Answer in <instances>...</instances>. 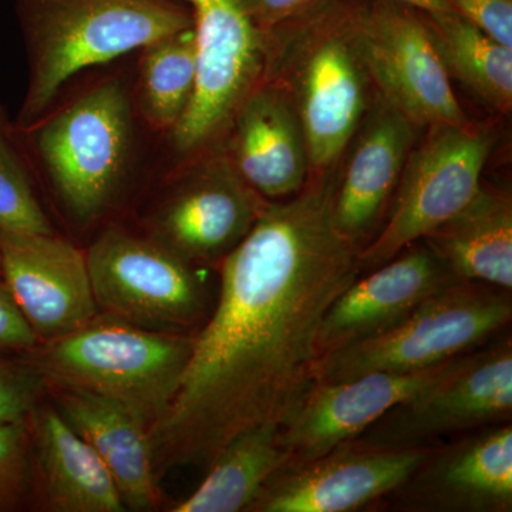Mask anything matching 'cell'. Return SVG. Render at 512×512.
Segmentation results:
<instances>
[{
    "label": "cell",
    "instance_id": "obj_29",
    "mask_svg": "<svg viewBox=\"0 0 512 512\" xmlns=\"http://www.w3.org/2000/svg\"><path fill=\"white\" fill-rule=\"evenodd\" d=\"M450 8L512 47V0H444Z\"/></svg>",
    "mask_w": 512,
    "mask_h": 512
},
{
    "label": "cell",
    "instance_id": "obj_33",
    "mask_svg": "<svg viewBox=\"0 0 512 512\" xmlns=\"http://www.w3.org/2000/svg\"><path fill=\"white\" fill-rule=\"evenodd\" d=\"M0 281H2V275H0Z\"/></svg>",
    "mask_w": 512,
    "mask_h": 512
},
{
    "label": "cell",
    "instance_id": "obj_3",
    "mask_svg": "<svg viewBox=\"0 0 512 512\" xmlns=\"http://www.w3.org/2000/svg\"><path fill=\"white\" fill-rule=\"evenodd\" d=\"M16 13L29 64L22 128L82 70L194 26L183 0H16Z\"/></svg>",
    "mask_w": 512,
    "mask_h": 512
},
{
    "label": "cell",
    "instance_id": "obj_24",
    "mask_svg": "<svg viewBox=\"0 0 512 512\" xmlns=\"http://www.w3.org/2000/svg\"><path fill=\"white\" fill-rule=\"evenodd\" d=\"M427 23L448 74L491 109H512V47L488 35L456 10L426 12Z\"/></svg>",
    "mask_w": 512,
    "mask_h": 512
},
{
    "label": "cell",
    "instance_id": "obj_20",
    "mask_svg": "<svg viewBox=\"0 0 512 512\" xmlns=\"http://www.w3.org/2000/svg\"><path fill=\"white\" fill-rule=\"evenodd\" d=\"M57 412L107 467L124 507L154 510L156 471L148 429L123 403L100 394L55 386Z\"/></svg>",
    "mask_w": 512,
    "mask_h": 512
},
{
    "label": "cell",
    "instance_id": "obj_10",
    "mask_svg": "<svg viewBox=\"0 0 512 512\" xmlns=\"http://www.w3.org/2000/svg\"><path fill=\"white\" fill-rule=\"evenodd\" d=\"M194 18L197 70L190 103L171 131L175 150L207 147L231 123L241 101L259 83L265 66L262 32L241 0H183Z\"/></svg>",
    "mask_w": 512,
    "mask_h": 512
},
{
    "label": "cell",
    "instance_id": "obj_30",
    "mask_svg": "<svg viewBox=\"0 0 512 512\" xmlns=\"http://www.w3.org/2000/svg\"><path fill=\"white\" fill-rule=\"evenodd\" d=\"M39 345L28 320L0 281V353H26Z\"/></svg>",
    "mask_w": 512,
    "mask_h": 512
},
{
    "label": "cell",
    "instance_id": "obj_11",
    "mask_svg": "<svg viewBox=\"0 0 512 512\" xmlns=\"http://www.w3.org/2000/svg\"><path fill=\"white\" fill-rule=\"evenodd\" d=\"M512 413L510 336L478 349L453 376L396 404L355 439L369 446H429L444 436L507 423Z\"/></svg>",
    "mask_w": 512,
    "mask_h": 512
},
{
    "label": "cell",
    "instance_id": "obj_21",
    "mask_svg": "<svg viewBox=\"0 0 512 512\" xmlns=\"http://www.w3.org/2000/svg\"><path fill=\"white\" fill-rule=\"evenodd\" d=\"M32 419L30 437L36 447L43 500L50 511L126 510L103 461L56 409L35 412Z\"/></svg>",
    "mask_w": 512,
    "mask_h": 512
},
{
    "label": "cell",
    "instance_id": "obj_23",
    "mask_svg": "<svg viewBox=\"0 0 512 512\" xmlns=\"http://www.w3.org/2000/svg\"><path fill=\"white\" fill-rule=\"evenodd\" d=\"M279 434L281 427L276 424L237 434L214 458L200 487L171 511H248L266 481L291 461Z\"/></svg>",
    "mask_w": 512,
    "mask_h": 512
},
{
    "label": "cell",
    "instance_id": "obj_32",
    "mask_svg": "<svg viewBox=\"0 0 512 512\" xmlns=\"http://www.w3.org/2000/svg\"><path fill=\"white\" fill-rule=\"evenodd\" d=\"M404 5L412 6L423 12H439V10H454L444 0H396Z\"/></svg>",
    "mask_w": 512,
    "mask_h": 512
},
{
    "label": "cell",
    "instance_id": "obj_15",
    "mask_svg": "<svg viewBox=\"0 0 512 512\" xmlns=\"http://www.w3.org/2000/svg\"><path fill=\"white\" fill-rule=\"evenodd\" d=\"M0 275L39 342L70 335L99 313L86 252L55 232H0Z\"/></svg>",
    "mask_w": 512,
    "mask_h": 512
},
{
    "label": "cell",
    "instance_id": "obj_18",
    "mask_svg": "<svg viewBox=\"0 0 512 512\" xmlns=\"http://www.w3.org/2000/svg\"><path fill=\"white\" fill-rule=\"evenodd\" d=\"M419 127L379 94L353 136L348 163L336 180L333 221L360 248L389 210Z\"/></svg>",
    "mask_w": 512,
    "mask_h": 512
},
{
    "label": "cell",
    "instance_id": "obj_31",
    "mask_svg": "<svg viewBox=\"0 0 512 512\" xmlns=\"http://www.w3.org/2000/svg\"><path fill=\"white\" fill-rule=\"evenodd\" d=\"M316 2L318 0H241V5L252 25L265 33L298 18Z\"/></svg>",
    "mask_w": 512,
    "mask_h": 512
},
{
    "label": "cell",
    "instance_id": "obj_27",
    "mask_svg": "<svg viewBox=\"0 0 512 512\" xmlns=\"http://www.w3.org/2000/svg\"><path fill=\"white\" fill-rule=\"evenodd\" d=\"M26 353H0V426L32 419L45 392L46 379Z\"/></svg>",
    "mask_w": 512,
    "mask_h": 512
},
{
    "label": "cell",
    "instance_id": "obj_14",
    "mask_svg": "<svg viewBox=\"0 0 512 512\" xmlns=\"http://www.w3.org/2000/svg\"><path fill=\"white\" fill-rule=\"evenodd\" d=\"M473 353L414 372H372L340 382H315L282 424V447L291 461L322 456L355 439L396 404L453 376Z\"/></svg>",
    "mask_w": 512,
    "mask_h": 512
},
{
    "label": "cell",
    "instance_id": "obj_12",
    "mask_svg": "<svg viewBox=\"0 0 512 512\" xmlns=\"http://www.w3.org/2000/svg\"><path fill=\"white\" fill-rule=\"evenodd\" d=\"M434 447L387 448L356 439L291 461L266 481L248 512H349L402 487Z\"/></svg>",
    "mask_w": 512,
    "mask_h": 512
},
{
    "label": "cell",
    "instance_id": "obj_25",
    "mask_svg": "<svg viewBox=\"0 0 512 512\" xmlns=\"http://www.w3.org/2000/svg\"><path fill=\"white\" fill-rule=\"evenodd\" d=\"M197 50L194 26L143 47L141 103L154 127L173 131L190 103Z\"/></svg>",
    "mask_w": 512,
    "mask_h": 512
},
{
    "label": "cell",
    "instance_id": "obj_13",
    "mask_svg": "<svg viewBox=\"0 0 512 512\" xmlns=\"http://www.w3.org/2000/svg\"><path fill=\"white\" fill-rule=\"evenodd\" d=\"M265 204L231 158H205L154 212L150 238L191 265L222 261L247 237Z\"/></svg>",
    "mask_w": 512,
    "mask_h": 512
},
{
    "label": "cell",
    "instance_id": "obj_5",
    "mask_svg": "<svg viewBox=\"0 0 512 512\" xmlns=\"http://www.w3.org/2000/svg\"><path fill=\"white\" fill-rule=\"evenodd\" d=\"M511 291L460 282L434 293L394 328L320 357L316 382L414 372L484 348L510 325Z\"/></svg>",
    "mask_w": 512,
    "mask_h": 512
},
{
    "label": "cell",
    "instance_id": "obj_9",
    "mask_svg": "<svg viewBox=\"0 0 512 512\" xmlns=\"http://www.w3.org/2000/svg\"><path fill=\"white\" fill-rule=\"evenodd\" d=\"M86 255L103 315L168 333H181L204 315V288L194 265L150 237L107 229Z\"/></svg>",
    "mask_w": 512,
    "mask_h": 512
},
{
    "label": "cell",
    "instance_id": "obj_7",
    "mask_svg": "<svg viewBox=\"0 0 512 512\" xmlns=\"http://www.w3.org/2000/svg\"><path fill=\"white\" fill-rule=\"evenodd\" d=\"M349 33L379 94L414 123H470L451 87L426 12L396 0H352Z\"/></svg>",
    "mask_w": 512,
    "mask_h": 512
},
{
    "label": "cell",
    "instance_id": "obj_2",
    "mask_svg": "<svg viewBox=\"0 0 512 512\" xmlns=\"http://www.w3.org/2000/svg\"><path fill=\"white\" fill-rule=\"evenodd\" d=\"M352 0H318L262 33L265 80L284 87L301 120L315 174L332 171L367 109V74L349 33Z\"/></svg>",
    "mask_w": 512,
    "mask_h": 512
},
{
    "label": "cell",
    "instance_id": "obj_4",
    "mask_svg": "<svg viewBox=\"0 0 512 512\" xmlns=\"http://www.w3.org/2000/svg\"><path fill=\"white\" fill-rule=\"evenodd\" d=\"M194 338L137 328L110 316L26 353L46 382L123 403L148 430L163 419Z\"/></svg>",
    "mask_w": 512,
    "mask_h": 512
},
{
    "label": "cell",
    "instance_id": "obj_8",
    "mask_svg": "<svg viewBox=\"0 0 512 512\" xmlns=\"http://www.w3.org/2000/svg\"><path fill=\"white\" fill-rule=\"evenodd\" d=\"M494 138L484 128L436 124L404 165L382 231L360 249V269H375L457 214L480 190Z\"/></svg>",
    "mask_w": 512,
    "mask_h": 512
},
{
    "label": "cell",
    "instance_id": "obj_17",
    "mask_svg": "<svg viewBox=\"0 0 512 512\" xmlns=\"http://www.w3.org/2000/svg\"><path fill=\"white\" fill-rule=\"evenodd\" d=\"M407 510L510 512L512 429L493 424L430 456L394 493Z\"/></svg>",
    "mask_w": 512,
    "mask_h": 512
},
{
    "label": "cell",
    "instance_id": "obj_22",
    "mask_svg": "<svg viewBox=\"0 0 512 512\" xmlns=\"http://www.w3.org/2000/svg\"><path fill=\"white\" fill-rule=\"evenodd\" d=\"M467 282L512 289V201L507 192L485 188L457 214L421 239Z\"/></svg>",
    "mask_w": 512,
    "mask_h": 512
},
{
    "label": "cell",
    "instance_id": "obj_1",
    "mask_svg": "<svg viewBox=\"0 0 512 512\" xmlns=\"http://www.w3.org/2000/svg\"><path fill=\"white\" fill-rule=\"evenodd\" d=\"M336 178L266 201L221 266L215 311L163 419L148 430L154 471L210 467L229 440L282 424L315 384L320 325L362 274L359 245L336 229Z\"/></svg>",
    "mask_w": 512,
    "mask_h": 512
},
{
    "label": "cell",
    "instance_id": "obj_16",
    "mask_svg": "<svg viewBox=\"0 0 512 512\" xmlns=\"http://www.w3.org/2000/svg\"><path fill=\"white\" fill-rule=\"evenodd\" d=\"M460 282L467 281H461L423 241L414 242L340 293L320 325L319 359L394 328L434 293Z\"/></svg>",
    "mask_w": 512,
    "mask_h": 512
},
{
    "label": "cell",
    "instance_id": "obj_19",
    "mask_svg": "<svg viewBox=\"0 0 512 512\" xmlns=\"http://www.w3.org/2000/svg\"><path fill=\"white\" fill-rule=\"evenodd\" d=\"M232 164L266 201L298 194L311 173L301 120L284 87L269 80L256 84L234 117Z\"/></svg>",
    "mask_w": 512,
    "mask_h": 512
},
{
    "label": "cell",
    "instance_id": "obj_28",
    "mask_svg": "<svg viewBox=\"0 0 512 512\" xmlns=\"http://www.w3.org/2000/svg\"><path fill=\"white\" fill-rule=\"evenodd\" d=\"M30 420L0 426V512L19 510L32 487Z\"/></svg>",
    "mask_w": 512,
    "mask_h": 512
},
{
    "label": "cell",
    "instance_id": "obj_6",
    "mask_svg": "<svg viewBox=\"0 0 512 512\" xmlns=\"http://www.w3.org/2000/svg\"><path fill=\"white\" fill-rule=\"evenodd\" d=\"M133 128L130 97L117 80L93 87L37 127V156L74 220H96L116 198Z\"/></svg>",
    "mask_w": 512,
    "mask_h": 512
},
{
    "label": "cell",
    "instance_id": "obj_26",
    "mask_svg": "<svg viewBox=\"0 0 512 512\" xmlns=\"http://www.w3.org/2000/svg\"><path fill=\"white\" fill-rule=\"evenodd\" d=\"M0 232L52 234L13 128L0 107Z\"/></svg>",
    "mask_w": 512,
    "mask_h": 512
}]
</instances>
